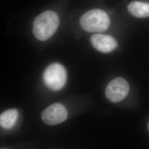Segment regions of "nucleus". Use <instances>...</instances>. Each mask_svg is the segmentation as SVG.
Wrapping results in <instances>:
<instances>
[{"label":"nucleus","mask_w":149,"mask_h":149,"mask_svg":"<svg viewBox=\"0 0 149 149\" xmlns=\"http://www.w3.org/2000/svg\"><path fill=\"white\" fill-rule=\"evenodd\" d=\"M59 25V17L57 14L53 11H45L35 18L33 32L37 39L45 41L55 33Z\"/></svg>","instance_id":"nucleus-1"},{"label":"nucleus","mask_w":149,"mask_h":149,"mask_svg":"<svg viewBox=\"0 0 149 149\" xmlns=\"http://www.w3.org/2000/svg\"><path fill=\"white\" fill-rule=\"evenodd\" d=\"M81 27L87 32L106 31L110 26V19L106 12L100 9L87 12L80 19Z\"/></svg>","instance_id":"nucleus-2"},{"label":"nucleus","mask_w":149,"mask_h":149,"mask_svg":"<svg viewBox=\"0 0 149 149\" xmlns=\"http://www.w3.org/2000/svg\"><path fill=\"white\" fill-rule=\"evenodd\" d=\"M43 80L45 85L49 90H60L65 86L67 81L66 69L61 64H51L44 71Z\"/></svg>","instance_id":"nucleus-3"},{"label":"nucleus","mask_w":149,"mask_h":149,"mask_svg":"<svg viewBox=\"0 0 149 149\" xmlns=\"http://www.w3.org/2000/svg\"><path fill=\"white\" fill-rule=\"evenodd\" d=\"M129 86L128 82L122 77L112 80L107 86V98L113 103L122 101L128 95Z\"/></svg>","instance_id":"nucleus-4"},{"label":"nucleus","mask_w":149,"mask_h":149,"mask_svg":"<svg viewBox=\"0 0 149 149\" xmlns=\"http://www.w3.org/2000/svg\"><path fill=\"white\" fill-rule=\"evenodd\" d=\"M68 116L65 107L60 103H55L45 109L42 114L43 122L49 125H55L65 122Z\"/></svg>","instance_id":"nucleus-5"},{"label":"nucleus","mask_w":149,"mask_h":149,"mask_svg":"<svg viewBox=\"0 0 149 149\" xmlns=\"http://www.w3.org/2000/svg\"><path fill=\"white\" fill-rule=\"evenodd\" d=\"M91 42L96 50L104 53H110L117 47L116 39L106 35L95 34L91 38Z\"/></svg>","instance_id":"nucleus-6"},{"label":"nucleus","mask_w":149,"mask_h":149,"mask_svg":"<svg viewBox=\"0 0 149 149\" xmlns=\"http://www.w3.org/2000/svg\"><path fill=\"white\" fill-rule=\"evenodd\" d=\"M129 13L135 17L146 18L149 17V3L139 1H133L128 6Z\"/></svg>","instance_id":"nucleus-7"},{"label":"nucleus","mask_w":149,"mask_h":149,"mask_svg":"<svg viewBox=\"0 0 149 149\" xmlns=\"http://www.w3.org/2000/svg\"><path fill=\"white\" fill-rule=\"evenodd\" d=\"M19 113L16 109H10L2 113L0 116V125L5 129H10L16 124Z\"/></svg>","instance_id":"nucleus-8"},{"label":"nucleus","mask_w":149,"mask_h":149,"mask_svg":"<svg viewBox=\"0 0 149 149\" xmlns=\"http://www.w3.org/2000/svg\"><path fill=\"white\" fill-rule=\"evenodd\" d=\"M148 128H149V124H148Z\"/></svg>","instance_id":"nucleus-9"}]
</instances>
